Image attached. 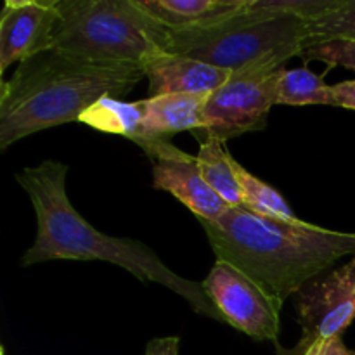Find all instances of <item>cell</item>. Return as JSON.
Here are the masks:
<instances>
[{"mask_svg":"<svg viewBox=\"0 0 355 355\" xmlns=\"http://www.w3.org/2000/svg\"><path fill=\"white\" fill-rule=\"evenodd\" d=\"M201 283L225 324L253 340L276 342L283 302L270 297L250 277L224 262H215Z\"/></svg>","mask_w":355,"mask_h":355,"instance_id":"cell-7","label":"cell"},{"mask_svg":"<svg viewBox=\"0 0 355 355\" xmlns=\"http://www.w3.org/2000/svg\"><path fill=\"white\" fill-rule=\"evenodd\" d=\"M276 103L290 106H305V104H328L335 106L331 85L324 78L307 68H283L279 71L276 89Z\"/></svg>","mask_w":355,"mask_h":355,"instance_id":"cell-16","label":"cell"},{"mask_svg":"<svg viewBox=\"0 0 355 355\" xmlns=\"http://www.w3.org/2000/svg\"><path fill=\"white\" fill-rule=\"evenodd\" d=\"M148 16L170 31L214 26L243 12L252 0H135Z\"/></svg>","mask_w":355,"mask_h":355,"instance_id":"cell-13","label":"cell"},{"mask_svg":"<svg viewBox=\"0 0 355 355\" xmlns=\"http://www.w3.org/2000/svg\"><path fill=\"white\" fill-rule=\"evenodd\" d=\"M297 312L302 326L297 349L342 336L355 319V260L305 286Z\"/></svg>","mask_w":355,"mask_h":355,"instance_id":"cell-8","label":"cell"},{"mask_svg":"<svg viewBox=\"0 0 355 355\" xmlns=\"http://www.w3.org/2000/svg\"><path fill=\"white\" fill-rule=\"evenodd\" d=\"M307 19L252 0L243 12L189 31H170L168 54L198 59L217 68L238 71L260 59L295 58L309 47Z\"/></svg>","mask_w":355,"mask_h":355,"instance_id":"cell-5","label":"cell"},{"mask_svg":"<svg viewBox=\"0 0 355 355\" xmlns=\"http://www.w3.org/2000/svg\"><path fill=\"white\" fill-rule=\"evenodd\" d=\"M307 31L309 47L329 40H355V0H333L328 10L309 21Z\"/></svg>","mask_w":355,"mask_h":355,"instance_id":"cell-18","label":"cell"},{"mask_svg":"<svg viewBox=\"0 0 355 355\" xmlns=\"http://www.w3.org/2000/svg\"><path fill=\"white\" fill-rule=\"evenodd\" d=\"M238 177L243 189V207L263 217L279 218V220H298L293 208L286 203L279 191L270 187L259 177L250 173L238 163Z\"/></svg>","mask_w":355,"mask_h":355,"instance_id":"cell-17","label":"cell"},{"mask_svg":"<svg viewBox=\"0 0 355 355\" xmlns=\"http://www.w3.org/2000/svg\"><path fill=\"white\" fill-rule=\"evenodd\" d=\"M286 355H352L349 349L343 343L342 336L333 340H326V342H318L314 345L307 347V349H297L288 350L284 352Z\"/></svg>","mask_w":355,"mask_h":355,"instance_id":"cell-20","label":"cell"},{"mask_svg":"<svg viewBox=\"0 0 355 355\" xmlns=\"http://www.w3.org/2000/svg\"><path fill=\"white\" fill-rule=\"evenodd\" d=\"M142 116H144L142 99L135 103H125L116 97L106 96L83 111L78 121L106 134L123 135L137 144L142 132Z\"/></svg>","mask_w":355,"mask_h":355,"instance_id":"cell-15","label":"cell"},{"mask_svg":"<svg viewBox=\"0 0 355 355\" xmlns=\"http://www.w3.org/2000/svg\"><path fill=\"white\" fill-rule=\"evenodd\" d=\"M203 179L215 194L231 208L243 207V189L238 177V162L229 155L224 142L205 137L196 155Z\"/></svg>","mask_w":355,"mask_h":355,"instance_id":"cell-14","label":"cell"},{"mask_svg":"<svg viewBox=\"0 0 355 355\" xmlns=\"http://www.w3.org/2000/svg\"><path fill=\"white\" fill-rule=\"evenodd\" d=\"M331 92L335 106L355 111V80L335 83V85H331Z\"/></svg>","mask_w":355,"mask_h":355,"instance_id":"cell-21","label":"cell"},{"mask_svg":"<svg viewBox=\"0 0 355 355\" xmlns=\"http://www.w3.org/2000/svg\"><path fill=\"white\" fill-rule=\"evenodd\" d=\"M352 355H355V352H354V354H352Z\"/></svg>","mask_w":355,"mask_h":355,"instance_id":"cell-25","label":"cell"},{"mask_svg":"<svg viewBox=\"0 0 355 355\" xmlns=\"http://www.w3.org/2000/svg\"><path fill=\"white\" fill-rule=\"evenodd\" d=\"M153 165V187L166 191L189 208L198 220L215 222L231 210L227 203L205 182L196 156L180 151L170 141L141 146Z\"/></svg>","mask_w":355,"mask_h":355,"instance_id":"cell-9","label":"cell"},{"mask_svg":"<svg viewBox=\"0 0 355 355\" xmlns=\"http://www.w3.org/2000/svg\"><path fill=\"white\" fill-rule=\"evenodd\" d=\"M68 166L45 159L17 172L16 182L24 189L37 215V236L24 253L21 266L30 267L51 260H101L121 267L144 283L168 288L187 302L194 312L224 322L205 293L203 283L173 272L153 248L130 238H116L97 231L76 211L66 193Z\"/></svg>","mask_w":355,"mask_h":355,"instance_id":"cell-1","label":"cell"},{"mask_svg":"<svg viewBox=\"0 0 355 355\" xmlns=\"http://www.w3.org/2000/svg\"><path fill=\"white\" fill-rule=\"evenodd\" d=\"M354 260H355V255H354Z\"/></svg>","mask_w":355,"mask_h":355,"instance_id":"cell-24","label":"cell"},{"mask_svg":"<svg viewBox=\"0 0 355 355\" xmlns=\"http://www.w3.org/2000/svg\"><path fill=\"white\" fill-rule=\"evenodd\" d=\"M58 0H6L0 14V73L54 47Z\"/></svg>","mask_w":355,"mask_h":355,"instance_id":"cell-10","label":"cell"},{"mask_svg":"<svg viewBox=\"0 0 355 355\" xmlns=\"http://www.w3.org/2000/svg\"><path fill=\"white\" fill-rule=\"evenodd\" d=\"M180 338L179 336H163L155 338L146 345L144 355H179Z\"/></svg>","mask_w":355,"mask_h":355,"instance_id":"cell-22","label":"cell"},{"mask_svg":"<svg viewBox=\"0 0 355 355\" xmlns=\"http://www.w3.org/2000/svg\"><path fill=\"white\" fill-rule=\"evenodd\" d=\"M305 62H324L326 66H343L355 73V40H329L312 45L300 55Z\"/></svg>","mask_w":355,"mask_h":355,"instance_id":"cell-19","label":"cell"},{"mask_svg":"<svg viewBox=\"0 0 355 355\" xmlns=\"http://www.w3.org/2000/svg\"><path fill=\"white\" fill-rule=\"evenodd\" d=\"M54 47L82 59L144 68L168 52L170 30L135 0H58Z\"/></svg>","mask_w":355,"mask_h":355,"instance_id":"cell-4","label":"cell"},{"mask_svg":"<svg viewBox=\"0 0 355 355\" xmlns=\"http://www.w3.org/2000/svg\"><path fill=\"white\" fill-rule=\"evenodd\" d=\"M217 262L234 267L284 304L338 260L355 255V234L304 220L263 217L245 207L200 220Z\"/></svg>","mask_w":355,"mask_h":355,"instance_id":"cell-2","label":"cell"},{"mask_svg":"<svg viewBox=\"0 0 355 355\" xmlns=\"http://www.w3.org/2000/svg\"><path fill=\"white\" fill-rule=\"evenodd\" d=\"M149 80V97L175 96V94H211L231 80L229 69L207 64L180 54H163L144 64Z\"/></svg>","mask_w":355,"mask_h":355,"instance_id":"cell-11","label":"cell"},{"mask_svg":"<svg viewBox=\"0 0 355 355\" xmlns=\"http://www.w3.org/2000/svg\"><path fill=\"white\" fill-rule=\"evenodd\" d=\"M286 61L283 55H272L232 73L227 83L208 96L203 111L205 135L225 142L246 132L262 130L277 104V78Z\"/></svg>","mask_w":355,"mask_h":355,"instance_id":"cell-6","label":"cell"},{"mask_svg":"<svg viewBox=\"0 0 355 355\" xmlns=\"http://www.w3.org/2000/svg\"><path fill=\"white\" fill-rule=\"evenodd\" d=\"M0 355H3V347H2V349H0Z\"/></svg>","mask_w":355,"mask_h":355,"instance_id":"cell-23","label":"cell"},{"mask_svg":"<svg viewBox=\"0 0 355 355\" xmlns=\"http://www.w3.org/2000/svg\"><path fill=\"white\" fill-rule=\"evenodd\" d=\"M142 66L82 59L52 47L19 62L0 87V151L45 128L78 121L103 97H125Z\"/></svg>","mask_w":355,"mask_h":355,"instance_id":"cell-3","label":"cell"},{"mask_svg":"<svg viewBox=\"0 0 355 355\" xmlns=\"http://www.w3.org/2000/svg\"><path fill=\"white\" fill-rule=\"evenodd\" d=\"M210 94H175L142 99L144 116L137 144L170 141L184 130H203V111Z\"/></svg>","mask_w":355,"mask_h":355,"instance_id":"cell-12","label":"cell"}]
</instances>
